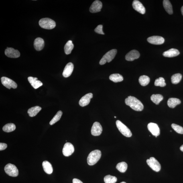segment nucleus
I'll return each mask as SVG.
<instances>
[{
    "instance_id": "f257e3e1",
    "label": "nucleus",
    "mask_w": 183,
    "mask_h": 183,
    "mask_svg": "<svg viewBox=\"0 0 183 183\" xmlns=\"http://www.w3.org/2000/svg\"><path fill=\"white\" fill-rule=\"evenodd\" d=\"M125 103L127 106L136 111H141L144 108V106L141 102L134 96H129L126 98Z\"/></svg>"
},
{
    "instance_id": "f03ea898",
    "label": "nucleus",
    "mask_w": 183,
    "mask_h": 183,
    "mask_svg": "<svg viewBox=\"0 0 183 183\" xmlns=\"http://www.w3.org/2000/svg\"><path fill=\"white\" fill-rule=\"evenodd\" d=\"M101 151L96 149L91 151L88 155L87 158V163L90 166L95 164L101 158Z\"/></svg>"
},
{
    "instance_id": "7ed1b4c3",
    "label": "nucleus",
    "mask_w": 183,
    "mask_h": 183,
    "mask_svg": "<svg viewBox=\"0 0 183 183\" xmlns=\"http://www.w3.org/2000/svg\"><path fill=\"white\" fill-rule=\"evenodd\" d=\"M39 24L42 28L48 29L54 28L56 25L54 21L48 18L41 19L39 21Z\"/></svg>"
},
{
    "instance_id": "20e7f679",
    "label": "nucleus",
    "mask_w": 183,
    "mask_h": 183,
    "mask_svg": "<svg viewBox=\"0 0 183 183\" xmlns=\"http://www.w3.org/2000/svg\"><path fill=\"white\" fill-rule=\"evenodd\" d=\"M117 53V50L116 49H113L109 51L104 55L103 58L100 60L99 64L100 65L105 64L106 62H110L114 58Z\"/></svg>"
},
{
    "instance_id": "39448f33",
    "label": "nucleus",
    "mask_w": 183,
    "mask_h": 183,
    "mask_svg": "<svg viewBox=\"0 0 183 183\" xmlns=\"http://www.w3.org/2000/svg\"><path fill=\"white\" fill-rule=\"evenodd\" d=\"M116 125L119 131L122 134L127 137H130L132 136V133L130 130L121 121L117 120L116 121Z\"/></svg>"
},
{
    "instance_id": "423d86ee",
    "label": "nucleus",
    "mask_w": 183,
    "mask_h": 183,
    "mask_svg": "<svg viewBox=\"0 0 183 183\" xmlns=\"http://www.w3.org/2000/svg\"><path fill=\"white\" fill-rule=\"evenodd\" d=\"M4 170L6 173L10 176L16 177L18 176L19 170L14 165L8 164L5 166Z\"/></svg>"
},
{
    "instance_id": "0eeeda50",
    "label": "nucleus",
    "mask_w": 183,
    "mask_h": 183,
    "mask_svg": "<svg viewBox=\"0 0 183 183\" xmlns=\"http://www.w3.org/2000/svg\"><path fill=\"white\" fill-rule=\"evenodd\" d=\"M147 162L148 166L153 170L156 172H158L160 170V164L154 157H151L149 159H147Z\"/></svg>"
},
{
    "instance_id": "6e6552de",
    "label": "nucleus",
    "mask_w": 183,
    "mask_h": 183,
    "mask_svg": "<svg viewBox=\"0 0 183 183\" xmlns=\"http://www.w3.org/2000/svg\"><path fill=\"white\" fill-rule=\"evenodd\" d=\"M1 82L3 85L8 89L11 88H16L17 85L16 82L13 80L5 77H3L1 79Z\"/></svg>"
},
{
    "instance_id": "1a4fd4ad",
    "label": "nucleus",
    "mask_w": 183,
    "mask_h": 183,
    "mask_svg": "<svg viewBox=\"0 0 183 183\" xmlns=\"http://www.w3.org/2000/svg\"><path fill=\"white\" fill-rule=\"evenodd\" d=\"M74 147L72 143H67L65 144L62 149L63 154L65 156H70L74 153Z\"/></svg>"
},
{
    "instance_id": "9d476101",
    "label": "nucleus",
    "mask_w": 183,
    "mask_h": 183,
    "mask_svg": "<svg viewBox=\"0 0 183 183\" xmlns=\"http://www.w3.org/2000/svg\"><path fill=\"white\" fill-rule=\"evenodd\" d=\"M103 128L100 124L98 122L93 123L91 130V134L94 136H98L101 134Z\"/></svg>"
},
{
    "instance_id": "9b49d317",
    "label": "nucleus",
    "mask_w": 183,
    "mask_h": 183,
    "mask_svg": "<svg viewBox=\"0 0 183 183\" xmlns=\"http://www.w3.org/2000/svg\"><path fill=\"white\" fill-rule=\"evenodd\" d=\"M5 54L8 57L11 58H17L20 56V53L18 50L8 47L5 50Z\"/></svg>"
},
{
    "instance_id": "f8f14e48",
    "label": "nucleus",
    "mask_w": 183,
    "mask_h": 183,
    "mask_svg": "<svg viewBox=\"0 0 183 183\" xmlns=\"http://www.w3.org/2000/svg\"><path fill=\"white\" fill-rule=\"evenodd\" d=\"M147 128L153 135L158 136L160 134V130L157 124L151 123L147 125Z\"/></svg>"
},
{
    "instance_id": "ddd939ff",
    "label": "nucleus",
    "mask_w": 183,
    "mask_h": 183,
    "mask_svg": "<svg viewBox=\"0 0 183 183\" xmlns=\"http://www.w3.org/2000/svg\"><path fill=\"white\" fill-rule=\"evenodd\" d=\"M147 41L149 43L152 44L160 45L164 42V39L162 37L154 36L149 37L147 39Z\"/></svg>"
},
{
    "instance_id": "4468645a",
    "label": "nucleus",
    "mask_w": 183,
    "mask_h": 183,
    "mask_svg": "<svg viewBox=\"0 0 183 183\" xmlns=\"http://www.w3.org/2000/svg\"><path fill=\"white\" fill-rule=\"evenodd\" d=\"M103 7V4L101 1H95L92 3L91 6L90 8V11L92 13H96L101 11Z\"/></svg>"
},
{
    "instance_id": "2eb2a0df",
    "label": "nucleus",
    "mask_w": 183,
    "mask_h": 183,
    "mask_svg": "<svg viewBox=\"0 0 183 183\" xmlns=\"http://www.w3.org/2000/svg\"><path fill=\"white\" fill-rule=\"evenodd\" d=\"M132 6L134 9L138 12L143 14L145 12V8L139 1L134 0L132 3Z\"/></svg>"
},
{
    "instance_id": "dca6fc26",
    "label": "nucleus",
    "mask_w": 183,
    "mask_h": 183,
    "mask_svg": "<svg viewBox=\"0 0 183 183\" xmlns=\"http://www.w3.org/2000/svg\"><path fill=\"white\" fill-rule=\"evenodd\" d=\"M93 97V95L91 93L86 94L82 97L80 100L79 103L81 107H85L88 105L90 103V99Z\"/></svg>"
},
{
    "instance_id": "f3484780",
    "label": "nucleus",
    "mask_w": 183,
    "mask_h": 183,
    "mask_svg": "<svg viewBox=\"0 0 183 183\" xmlns=\"http://www.w3.org/2000/svg\"><path fill=\"white\" fill-rule=\"evenodd\" d=\"M140 54L137 50H134L130 51L126 55L125 60L128 61H133L139 58Z\"/></svg>"
},
{
    "instance_id": "a211bd4d",
    "label": "nucleus",
    "mask_w": 183,
    "mask_h": 183,
    "mask_svg": "<svg viewBox=\"0 0 183 183\" xmlns=\"http://www.w3.org/2000/svg\"><path fill=\"white\" fill-rule=\"evenodd\" d=\"M74 69V65L71 62L69 63L65 67L62 75L64 77L67 78L69 77L72 73Z\"/></svg>"
},
{
    "instance_id": "6ab92c4d",
    "label": "nucleus",
    "mask_w": 183,
    "mask_h": 183,
    "mask_svg": "<svg viewBox=\"0 0 183 183\" xmlns=\"http://www.w3.org/2000/svg\"><path fill=\"white\" fill-rule=\"evenodd\" d=\"M34 46L35 50L37 51L42 50L45 46L44 40L40 37L36 38L34 41Z\"/></svg>"
},
{
    "instance_id": "aec40b11",
    "label": "nucleus",
    "mask_w": 183,
    "mask_h": 183,
    "mask_svg": "<svg viewBox=\"0 0 183 183\" xmlns=\"http://www.w3.org/2000/svg\"><path fill=\"white\" fill-rule=\"evenodd\" d=\"M28 81L35 89H37L43 85V84L40 81L38 80L36 77H28Z\"/></svg>"
},
{
    "instance_id": "412c9836",
    "label": "nucleus",
    "mask_w": 183,
    "mask_h": 183,
    "mask_svg": "<svg viewBox=\"0 0 183 183\" xmlns=\"http://www.w3.org/2000/svg\"><path fill=\"white\" fill-rule=\"evenodd\" d=\"M180 54L179 51L175 49L172 48L163 53V56L167 58H173L178 56Z\"/></svg>"
},
{
    "instance_id": "4be33fe9",
    "label": "nucleus",
    "mask_w": 183,
    "mask_h": 183,
    "mask_svg": "<svg viewBox=\"0 0 183 183\" xmlns=\"http://www.w3.org/2000/svg\"><path fill=\"white\" fill-rule=\"evenodd\" d=\"M43 169L46 173L51 174L53 172V168L51 164L49 161H45L42 163Z\"/></svg>"
},
{
    "instance_id": "5701e85b",
    "label": "nucleus",
    "mask_w": 183,
    "mask_h": 183,
    "mask_svg": "<svg viewBox=\"0 0 183 183\" xmlns=\"http://www.w3.org/2000/svg\"><path fill=\"white\" fill-rule=\"evenodd\" d=\"M181 103V101L178 98H171L168 99L167 104L169 107L170 108H174L178 105Z\"/></svg>"
},
{
    "instance_id": "b1692460",
    "label": "nucleus",
    "mask_w": 183,
    "mask_h": 183,
    "mask_svg": "<svg viewBox=\"0 0 183 183\" xmlns=\"http://www.w3.org/2000/svg\"><path fill=\"white\" fill-rule=\"evenodd\" d=\"M41 110H42L41 107L38 106H35L29 109L27 111V113H28L29 117H34L37 115Z\"/></svg>"
},
{
    "instance_id": "393cba45",
    "label": "nucleus",
    "mask_w": 183,
    "mask_h": 183,
    "mask_svg": "<svg viewBox=\"0 0 183 183\" xmlns=\"http://www.w3.org/2000/svg\"><path fill=\"white\" fill-rule=\"evenodd\" d=\"M163 3L164 8L167 12L169 14H172L173 13L172 6L170 1L169 0H164Z\"/></svg>"
},
{
    "instance_id": "a878e982",
    "label": "nucleus",
    "mask_w": 183,
    "mask_h": 183,
    "mask_svg": "<svg viewBox=\"0 0 183 183\" xmlns=\"http://www.w3.org/2000/svg\"><path fill=\"white\" fill-rule=\"evenodd\" d=\"M74 45L72 41L69 40L66 42L64 47V52L67 54H69L74 48Z\"/></svg>"
},
{
    "instance_id": "bb28decb",
    "label": "nucleus",
    "mask_w": 183,
    "mask_h": 183,
    "mask_svg": "<svg viewBox=\"0 0 183 183\" xmlns=\"http://www.w3.org/2000/svg\"><path fill=\"white\" fill-rule=\"evenodd\" d=\"M109 79L110 80L114 82H121L123 80V76L119 74L111 75L109 77Z\"/></svg>"
},
{
    "instance_id": "cd10ccee",
    "label": "nucleus",
    "mask_w": 183,
    "mask_h": 183,
    "mask_svg": "<svg viewBox=\"0 0 183 183\" xmlns=\"http://www.w3.org/2000/svg\"><path fill=\"white\" fill-rule=\"evenodd\" d=\"M163 96L161 94H153L151 97V101L157 105H158L163 99Z\"/></svg>"
},
{
    "instance_id": "c85d7f7f",
    "label": "nucleus",
    "mask_w": 183,
    "mask_h": 183,
    "mask_svg": "<svg viewBox=\"0 0 183 183\" xmlns=\"http://www.w3.org/2000/svg\"><path fill=\"white\" fill-rule=\"evenodd\" d=\"M150 82V78L148 76L143 75L140 77L139 82L142 86H145L148 84Z\"/></svg>"
},
{
    "instance_id": "c756f323",
    "label": "nucleus",
    "mask_w": 183,
    "mask_h": 183,
    "mask_svg": "<svg viewBox=\"0 0 183 183\" xmlns=\"http://www.w3.org/2000/svg\"><path fill=\"white\" fill-rule=\"evenodd\" d=\"M16 129V126L14 123H10L7 124L3 127V131L9 133L14 131Z\"/></svg>"
},
{
    "instance_id": "7c9ffc66",
    "label": "nucleus",
    "mask_w": 183,
    "mask_h": 183,
    "mask_svg": "<svg viewBox=\"0 0 183 183\" xmlns=\"http://www.w3.org/2000/svg\"><path fill=\"white\" fill-rule=\"evenodd\" d=\"M127 164L125 162H120L116 166L117 170L121 173H125L127 170Z\"/></svg>"
},
{
    "instance_id": "2f4dec72",
    "label": "nucleus",
    "mask_w": 183,
    "mask_h": 183,
    "mask_svg": "<svg viewBox=\"0 0 183 183\" xmlns=\"http://www.w3.org/2000/svg\"><path fill=\"white\" fill-rule=\"evenodd\" d=\"M182 75L180 73L175 74L171 77V82L174 84H177L180 82L182 79Z\"/></svg>"
},
{
    "instance_id": "473e14b6",
    "label": "nucleus",
    "mask_w": 183,
    "mask_h": 183,
    "mask_svg": "<svg viewBox=\"0 0 183 183\" xmlns=\"http://www.w3.org/2000/svg\"><path fill=\"white\" fill-rule=\"evenodd\" d=\"M62 114V111H58L54 117L51 120L50 122V124L51 125H52L58 121L60 119Z\"/></svg>"
},
{
    "instance_id": "72a5a7b5",
    "label": "nucleus",
    "mask_w": 183,
    "mask_h": 183,
    "mask_svg": "<svg viewBox=\"0 0 183 183\" xmlns=\"http://www.w3.org/2000/svg\"><path fill=\"white\" fill-rule=\"evenodd\" d=\"M104 181L105 183H115L117 181V178L115 176L108 175L104 178Z\"/></svg>"
},
{
    "instance_id": "f704fd0d",
    "label": "nucleus",
    "mask_w": 183,
    "mask_h": 183,
    "mask_svg": "<svg viewBox=\"0 0 183 183\" xmlns=\"http://www.w3.org/2000/svg\"><path fill=\"white\" fill-rule=\"evenodd\" d=\"M154 84L155 86L161 87H164L166 85L164 79L161 77L157 78L155 80Z\"/></svg>"
},
{
    "instance_id": "c9c22d12",
    "label": "nucleus",
    "mask_w": 183,
    "mask_h": 183,
    "mask_svg": "<svg viewBox=\"0 0 183 183\" xmlns=\"http://www.w3.org/2000/svg\"><path fill=\"white\" fill-rule=\"evenodd\" d=\"M171 127L177 133L180 134H183V127H182L174 123H173L171 125Z\"/></svg>"
},
{
    "instance_id": "e433bc0d",
    "label": "nucleus",
    "mask_w": 183,
    "mask_h": 183,
    "mask_svg": "<svg viewBox=\"0 0 183 183\" xmlns=\"http://www.w3.org/2000/svg\"><path fill=\"white\" fill-rule=\"evenodd\" d=\"M103 25H98L95 29V31L96 33L101 34H105L103 30Z\"/></svg>"
},
{
    "instance_id": "4c0bfd02",
    "label": "nucleus",
    "mask_w": 183,
    "mask_h": 183,
    "mask_svg": "<svg viewBox=\"0 0 183 183\" xmlns=\"http://www.w3.org/2000/svg\"><path fill=\"white\" fill-rule=\"evenodd\" d=\"M7 147V145L5 143H0V150H5Z\"/></svg>"
},
{
    "instance_id": "58836bf2",
    "label": "nucleus",
    "mask_w": 183,
    "mask_h": 183,
    "mask_svg": "<svg viewBox=\"0 0 183 183\" xmlns=\"http://www.w3.org/2000/svg\"><path fill=\"white\" fill-rule=\"evenodd\" d=\"M73 183H83L81 181L78 180V179L74 178L73 180Z\"/></svg>"
},
{
    "instance_id": "ea45409f",
    "label": "nucleus",
    "mask_w": 183,
    "mask_h": 183,
    "mask_svg": "<svg viewBox=\"0 0 183 183\" xmlns=\"http://www.w3.org/2000/svg\"><path fill=\"white\" fill-rule=\"evenodd\" d=\"M180 149L181 151H183V145L180 147Z\"/></svg>"
},
{
    "instance_id": "a19ab883",
    "label": "nucleus",
    "mask_w": 183,
    "mask_h": 183,
    "mask_svg": "<svg viewBox=\"0 0 183 183\" xmlns=\"http://www.w3.org/2000/svg\"><path fill=\"white\" fill-rule=\"evenodd\" d=\"M181 12H182V14L183 15V6L182 8H181Z\"/></svg>"
},
{
    "instance_id": "79ce46f5",
    "label": "nucleus",
    "mask_w": 183,
    "mask_h": 183,
    "mask_svg": "<svg viewBox=\"0 0 183 183\" xmlns=\"http://www.w3.org/2000/svg\"><path fill=\"white\" fill-rule=\"evenodd\" d=\"M126 183L125 182H121V183Z\"/></svg>"
},
{
    "instance_id": "37998d69",
    "label": "nucleus",
    "mask_w": 183,
    "mask_h": 183,
    "mask_svg": "<svg viewBox=\"0 0 183 183\" xmlns=\"http://www.w3.org/2000/svg\"><path fill=\"white\" fill-rule=\"evenodd\" d=\"M115 117V118H117V117Z\"/></svg>"
}]
</instances>
